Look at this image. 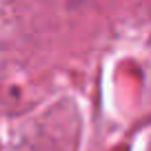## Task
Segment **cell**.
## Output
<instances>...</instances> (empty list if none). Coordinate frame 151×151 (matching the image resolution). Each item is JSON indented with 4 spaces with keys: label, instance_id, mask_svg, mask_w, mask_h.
I'll return each instance as SVG.
<instances>
[]
</instances>
